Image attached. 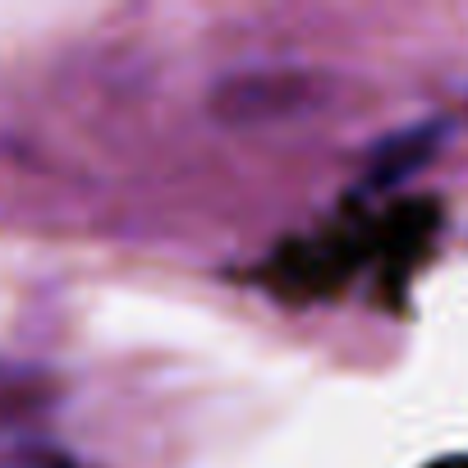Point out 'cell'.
<instances>
[{
	"mask_svg": "<svg viewBox=\"0 0 468 468\" xmlns=\"http://www.w3.org/2000/svg\"><path fill=\"white\" fill-rule=\"evenodd\" d=\"M308 97H313V83L303 74H244L216 92V115L234 124H262V120L303 111Z\"/></svg>",
	"mask_w": 468,
	"mask_h": 468,
	"instance_id": "6da1fadb",
	"label": "cell"
},
{
	"mask_svg": "<svg viewBox=\"0 0 468 468\" xmlns=\"http://www.w3.org/2000/svg\"><path fill=\"white\" fill-rule=\"evenodd\" d=\"M0 468H88V463H79L74 454H60V450H24Z\"/></svg>",
	"mask_w": 468,
	"mask_h": 468,
	"instance_id": "277c9868",
	"label": "cell"
},
{
	"mask_svg": "<svg viewBox=\"0 0 468 468\" xmlns=\"http://www.w3.org/2000/svg\"><path fill=\"white\" fill-rule=\"evenodd\" d=\"M42 409V395H37V372H15V367H0V427L15 422V418H28Z\"/></svg>",
	"mask_w": 468,
	"mask_h": 468,
	"instance_id": "3957f363",
	"label": "cell"
},
{
	"mask_svg": "<svg viewBox=\"0 0 468 468\" xmlns=\"http://www.w3.org/2000/svg\"><path fill=\"white\" fill-rule=\"evenodd\" d=\"M445 133H450L445 120H422V124H409V129L381 138L377 152H372V165H367V184H372V188H395V184H404L409 175H418V170L441 152Z\"/></svg>",
	"mask_w": 468,
	"mask_h": 468,
	"instance_id": "7a4b0ae2",
	"label": "cell"
}]
</instances>
